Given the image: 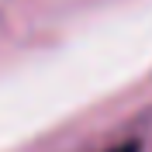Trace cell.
Wrapping results in <instances>:
<instances>
[{
    "label": "cell",
    "mask_w": 152,
    "mask_h": 152,
    "mask_svg": "<svg viewBox=\"0 0 152 152\" xmlns=\"http://www.w3.org/2000/svg\"><path fill=\"white\" fill-rule=\"evenodd\" d=\"M107 152H138V145H135V142H124V145H118V149H107Z\"/></svg>",
    "instance_id": "1"
}]
</instances>
